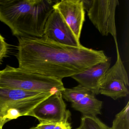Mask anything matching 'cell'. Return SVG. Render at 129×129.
Listing matches in <instances>:
<instances>
[{"label":"cell","mask_w":129,"mask_h":129,"mask_svg":"<svg viewBox=\"0 0 129 129\" xmlns=\"http://www.w3.org/2000/svg\"><path fill=\"white\" fill-rule=\"evenodd\" d=\"M18 39L19 68L60 80L108 59L103 50L63 45L44 37Z\"/></svg>","instance_id":"1"},{"label":"cell","mask_w":129,"mask_h":129,"mask_svg":"<svg viewBox=\"0 0 129 129\" xmlns=\"http://www.w3.org/2000/svg\"><path fill=\"white\" fill-rule=\"evenodd\" d=\"M56 2L50 0L0 1V21L19 38L43 37Z\"/></svg>","instance_id":"2"},{"label":"cell","mask_w":129,"mask_h":129,"mask_svg":"<svg viewBox=\"0 0 129 129\" xmlns=\"http://www.w3.org/2000/svg\"><path fill=\"white\" fill-rule=\"evenodd\" d=\"M0 87L52 93L65 89L62 80L9 65L0 70Z\"/></svg>","instance_id":"3"},{"label":"cell","mask_w":129,"mask_h":129,"mask_svg":"<svg viewBox=\"0 0 129 129\" xmlns=\"http://www.w3.org/2000/svg\"><path fill=\"white\" fill-rule=\"evenodd\" d=\"M54 93L0 87V128L19 117L27 116L36 106Z\"/></svg>","instance_id":"4"},{"label":"cell","mask_w":129,"mask_h":129,"mask_svg":"<svg viewBox=\"0 0 129 129\" xmlns=\"http://www.w3.org/2000/svg\"><path fill=\"white\" fill-rule=\"evenodd\" d=\"M84 10L96 28L103 36L109 34L117 40L115 11L118 0H83Z\"/></svg>","instance_id":"5"},{"label":"cell","mask_w":129,"mask_h":129,"mask_svg":"<svg viewBox=\"0 0 129 129\" xmlns=\"http://www.w3.org/2000/svg\"><path fill=\"white\" fill-rule=\"evenodd\" d=\"M115 42L117 50V60L103 76L99 93L116 100L128 95L129 83L128 75L120 55L117 41Z\"/></svg>","instance_id":"6"},{"label":"cell","mask_w":129,"mask_h":129,"mask_svg":"<svg viewBox=\"0 0 129 129\" xmlns=\"http://www.w3.org/2000/svg\"><path fill=\"white\" fill-rule=\"evenodd\" d=\"M69 112L66 110L61 92H58L40 103L27 116L35 117L40 122H59L64 120Z\"/></svg>","instance_id":"7"},{"label":"cell","mask_w":129,"mask_h":129,"mask_svg":"<svg viewBox=\"0 0 129 129\" xmlns=\"http://www.w3.org/2000/svg\"><path fill=\"white\" fill-rule=\"evenodd\" d=\"M43 37L63 45L75 47L82 46L58 12L55 9L46 22Z\"/></svg>","instance_id":"8"},{"label":"cell","mask_w":129,"mask_h":129,"mask_svg":"<svg viewBox=\"0 0 129 129\" xmlns=\"http://www.w3.org/2000/svg\"><path fill=\"white\" fill-rule=\"evenodd\" d=\"M80 41L85 21V10L83 0H62L53 6Z\"/></svg>","instance_id":"9"},{"label":"cell","mask_w":129,"mask_h":129,"mask_svg":"<svg viewBox=\"0 0 129 129\" xmlns=\"http://www.w3.org/2000/svg\"><path fill=\"white\" fill-rule=\"evenodd\" d=\"M111 62V58H109L106 61L88 68L71 77L95 95L99 94L101 81L104 75L110 68Z\"/></svg>","instance_id":"10"},{"label":"cell","mask_w":129,"mask_h":129,"mask_svg":"<svg viewBox=\"0 0 129 129\" xmlns=\"http://www.w3.org/2000/svg\"><path fill=\"white\" fill-rule=\"evenodd\" d=\"M103 102L92 93L77 102L72 103V108L82 113L83 117H96L101 114Z\"/></svg>","instance_id":"11"},{"label":"cell","mask_w":129,"mask_h":129,"mask_svg":"<svg viewBox=\"0 0 129 129\" xmlns=\"http://www.w3.org/2000/svg\"><path fill=\"white\" fill-rule=\"evenodd\" d=\"M62 98L72 103L77 102L85 96L90 95L92 92L79 84L71 88H65L61 91Z\"/></svg>","instance_id":"12"},{"label":"cell","mask_w":129,"mask_h":129,"mask_svg":"<svg viewBox=\"0 0 129 129\" xmlns=\"http://www.w3.org/2000/svg\"><path fill=\"white\" fill-rule=\"evenodd\" d=\"M110 129H129V102L115 115Z\"/></svg>","instance_id":"13"},{"label":"cell","mask_w":129,"mask_h":129,"mask_svg":"<svg viewBox=\"0 0 129 129\" xmlns=\"http://www.w3.org/2000/svg\"><path fill=\"white\" fill-rule=\"evenodd\" d=\"M81 129H110L96 117H83L81 118Z\"/></svg>","instance_id":"14"},{"label":"cell","mask_w":129,"mask_h":129,"mask_svg":"<svg viewBox=\"0 0 129 129\" xmlns=\"http://www.w3.org/2000/svg\"><path fill=\"white\" fill-rule=\"evenodd\" d=\"M9 45L6 42L4 38L0 34V63L6 57L9 51Z\"/></svg>","instance_id":"15"},{"label":"cell","mask_w":129,"mask_h":129,"mask_svg":"<svg viewBox=\"0 0 129 129\" xmlns=\"http://www.w3.org/2000/svg\"><path fill=\"white\" fill-rule=\"evenodd\" d=\"M71 115V113L69 112L64 120L57 123L54 129H71V123L68 120Z\"/></svg>","instance_id":"16"},{"label":"cell","mask_w":129,"mask_h":129,"mask_svg":"<svg viewBox=\"0 0 129 129\" xmlns=\"http://www.w3.org/2000/svg\"><path fill=\"white\" fill-rule=\"evenodd\" d=\"M58 122H40L36 127L37 129H54Z\"/></svg>","instance_id":"17"},{"label":"cell","mask_w":129,"mask_h":129,"mask_svg":"<svg viewBox=\"0 0 129 129\" xmlns=\"http://www.w3.org/2000/svg\"><path fill=\"white\" fill-rule=\"evenodd\" d=\"M30 129H37L36 127H31V128H30Z\"/></svg>","instance_id":"18"},{"label":"cell","mask_w":129,"mask_h":129,"mask_svg":"<svg viewBox=\"0 0 129 129\" xmlns=\"http://www.w3.org/2000/svg\"><path fill=\"white\" fill-rule=\"evenodd\" d=\"M81 129V128L79 126L78 128H77V129Z\"/></svg>","instance_id":"19"},{"label":"cell","mask_w":129,"mask_h":129,"mask_svg":"<svg viewBox=\"0 0 129 129\" xmlns=\"http://www.w3.org/2000/svg\"><path fill=\"white\" fill-rule=\"evenodd\" d=\"M0 129H1V128H0Z\"/></svg>","instance_id":"20"}]
</instances>
